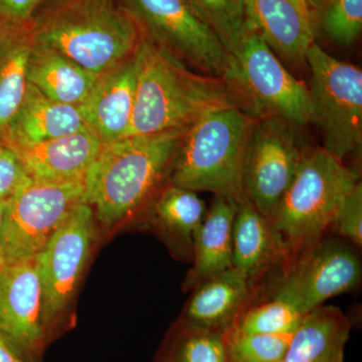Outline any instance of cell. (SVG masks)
Masks as SVG:
<instances>
[{
    "instance_id": "1",
    "label": "cell",
    "mask_w": 362,
    "mask_h": 362,
    "mask_svg": "<svg viewBox=\"0 0 362 362\" xmlns=\"http://www.w3.org/2000/svg\"><path fill=\"white\" fill-rule=\"evenodd\" d=\"M134 59L135 103L125 137L187 130L221 109L246 112L240 93L228 81L190 71L142 33Z\"/></svg>"
},
{
    "instance_id": "2",
    "label": "cell",
    "mask_w": 362,
    "mask_h": 362,
    "mask_svg": "<svg viewBox=\"0 0 362 362\" xmlns=\"http://www.w3.org/2000/svg\"><path fill=\"white\" fill-rule=\"evenodd\" d=\"M187 130L130 136L103 144L84 178V202L105 228L149 206L164 183Z\"/></svg>"
},
{
    "instance_id": "3",
    "label": "cell",
    "mask_w": 362,
    "mask_h": 362,
    "mask_svg": "<svg viewBox=\"0 0 362 362\" xmlns=\"http://www.w3.org/2000/svg\"><path fill=\"white\" fill-rule=\"evenodd\" d=\"M33 42L99 76L129 58L139 28L117 0H51L30 25Z\"/></svg>"
},
{
    "instance_id": "4",
    "label": "cell",
    "mask_w": 362,
    "mask_h": 362,
    "mask_svg": "<svg viewBox=\"0 0 362 362\" xmlns=\"http://www.w3.org/2000/svg\"><path fill=\"white\" fill-rule=\"evenodd\" d=\"M255 118L239 108L214 111L181 138L168 183L192 192H209L246 201L243 168Z\"/></svg>"
},
{
    "instance_id": "5",
    "label": "cell",
    "mask_w": 362,
    "mask_h": 362,
    "mask_svg": "<svg viewBox=\"0 0 362 362\" xmlns=\"http://www.w3.org/2000/svg\"><path fill=\"white\" fill-rule=\"evenodd\" d=\"M358 175L329 152L310 149L271 218L282 240L287 267L322 239Z\"/></svg>"
},
{
    "instance_id": "6",
    "label": "cell",
    "mask_w": 362,
    "mask_h": 362,
    "mask_svg": "<svg viewBox=\"0 0 362 362\" xmlns=\"http://www.w3.org/2000/svg\"><path fill=\"white\" fill-rule=\"evenodd\" d=\"M154 45L206 75L228 81L235 57L183 0H117Z\"/></svg>"
},
{
    "instance_id": "7",
    "label": "cell",
    "mask_w": 362,
    "mask_h": 362,
    "mask_svg": "<svg viewBox=\"0 0 362 362\" xmlns=\"http://www.w3.org/2000/svg\"><path fill=\"white\" fill-rule=\"evenodd\" d=\"M306 62L311 71V122L320 130L322 148L343 162L361 150L362 71L315 42Z\"/></svg>"
},
{
    "instance_id": "8",
    "label": "cell",
    "mask_w": 362,
    "mask_h": 362,
    "mask_svg": "<svg viewBox=\"0 0 362 362\" xmlns=\"http://www.w3.org/2000/svg\"><path fill=\"white\" fill-rule=\"evenodd\" d=\"M84 180L40 181L28 177L7 202L0 232L6 264L35 259L52 235L84 202Z\"/></svg>"
},
{
    "instance_id": "9",
    "label": "cell",
    "mask_w": 362,
    "mask_h": 362,
    "mask_svg": "<svg viewBox=\"0 0 362 362\" xmlns=\"http://www.w3.org/2000/svg\"><path fill=\"white\" fill-rule=\"evenodd\" d=\"M233 57L232 84L252 118L275 117L296 126L311 122L309 88L283 66L261 35L247 32Z\"/></svg>"
},
{
    "instance_id": "10",
    "label": "cell",
    "mask_w": 362,
    "mask_h": 362,
    "mask_svg": "<svg viewBox=\"0 0 362 362\" xmlns=\"http://www.w3.org/2000/svg\"><path fill=\"white\" fill-rule=\"evenodd\" d=\"M95 221L92 207L82 202L35 257L49 342L68 325L69 307L89 261Z\"/></svg>"
},
{
    "instance_id": "11",
    "label": "cell",
    "mask_w": 362,
    "mask_h": 362,
    "mask_svg": "<svg viewBox=\"0 0 362 362\" xmlns=\"http://www.w3.org/2000/svg\"><path fill=\"white\" fill-rule=\"evenodd\" d=\"M296 125L275 118L255 119L247 138L243 185L246 201L270 218L308 149L302 147Z\"/></svg>"
},
{
    "instance_id": "12",
    "label": "cell",
    "mask_w": 362,
    "mask_h": 362,
    "mask_svg": "<svg viewBox=\"0 0 362 362\" xmlns=\"http://www.w3.org/2000/svg\"><path fill=\"white\" fill-rule=\"evenodd\" d=\"M361 278L356 252L340 240L322 238L286 268L272 299L306 315L329 298L356 288Z\"/></svg>"
},
{
    "instance_id": "13",
    "label": "cell",
    "mask_w": 362,
    "mask_h": 362,
    "mask_svg": "<svg viewBox=\"0 0 362 362\" xmlns=\"http://www.w3.org/2000/svg\"><path fill=\"white\" fill-rule=\"evenodd\" d=\"M0 334L28 361L42 362L49 339L35 259L6 264L0 271Z\"/></svg>"
},
{
    "instance_id": "14",
    "label": "cell",
    "mask_w": 362,
    "mask_h": 362,
    "mask_svg": "<svg viewBox=\"0 0 362 362\" xmlns=\"http://www.w3.org/2000/svg\"><path fill=\"white\" fill-rule=\"evenodd\" d=\"M136 85L133 54L98 76L92 92L78 106L88 128L103 144L125 137L134 109Z\"/></svg>"
},
{
    "instance_id": "15",
    "label": "cell",
    "mask_w": 362,
    "mask_h": 362,
    "mask_svg": "<svg viewBox=\"0 0 362 362\" xmlns=\"http://www.w3.org/2000/svg\"><path fill=\"white\" fill-rule=\"evenodd\" d=\"M20 157L33 180H84L103 143L90 129L40 142H4Z\"/></svg>"
},
{
    "instance_id": "16",
    "label": "cell",
    "mask_w": 362,
    "mask_h": 362,
    "mask_svg": "<svg viewBox=\"0 0 362 362\" xmlns=\"http://www.w3.org/2000/svg\"><path fill=\"white\" fill-rule=\"evenodd\" d=\"M254 287L232 268L194 288L181 323L226 334L251 304Z\"/></svg>"
},
{
    "instance_id": "17",
    "label": "cell",
    "mask_w": 362,
    "mask_h": 362,
    "mask_svg": "<svg viewBox=\"0 0 362 362\" xmlns=\"http://www.w3.org/2000/svg\"><path fill=\"white\" fill-rule=\"evenodd\" d=\"M245 8L247 32L261 35L284 61L306 62L314 42L313 21L292 0H245Z\"/></svg>"
},
{
    "instance_id": "18",
    "label": "cell",
    "mask_w": 362,
    "mask_h": 362,
    "mask_svg": "<svg viewBox=\"0 0 362 362\" xmlns=\"http://www.w3.org/2000/svg\"><path fill=\"white\" fill-rule=\"evenodd\" d=\"M287 265L282 240L273 223L250 202L239 204L233 228V267L252 287L277 264Z\"/></svg>"
},
{
    "instance_id": "19",
    "label": "cell",
    "mask_w": 362,
    "mask_h": 362,
    "mask_svg": "<svg viewBox=\"0 0 362 362\" xmlns=\"http://www.w3.org/2000/svg\"><path fill=\"white\" fill-rule=\"evenodd\" d=\"M239 202L216 195L195 233L192 261L185 286L194 289L233 267V228Z\"/></svg>"
},
{
    "instance_id": "20",
    "label": "cell",
    "mask_w": 362,
    "mask_h": 362,
    "mask_svg": "<svg viewBox=\"0 0 362 362\" xmlns=\"http://www.w3.org/2000/svg\"><path fill=\"white\" fill-rule=\"evenodd\" d=\"M89 129L78 106L54 101L28 83L4 142H40Z\"/></svg>"
},
{
    "instance_id": "21",
    "label": "cell",
    "mask_w": 362,
    "mask_h": 362,
    "mask_svg": "<svg viewBox=\"0 0 362 362\" xmlns=\"http://www.w3.org/2000/svg\"><path fill=\"white\" fill-rule=\"evenodd\" d=\"M350 328L339 308L321 305L304 316L280 362H343Z\"/></svg>"
},
{
    "instance_id": "22",
    "label": "cell",
    "mask_w": 362,
    "mask_h": 362,
    "mask_svg": "<svg viewBox=\"0 0 362 362\" xmlns=\"http://www.w3.org/2000/svg\"><path fill=\"white\" fill-rule=\"evenodd\" d=\"M97 78L61 52L33 42L28 81L45 96L61 103L80 106L92 92Z\"/></svg>"
},
{
    "instance_id": "23",
    "label": "cell",
    "mask_w": 362,
    "mask_h": 362,
    "mask_svg": "<svg viewBox=\"0 0 362 362\" xmlns=\"http://www.w3.org/2000/svg\"><path fill=\"white\" fill-rule=\"evenodd\" d=\"M150 221L171 246L192 258L195 233L206 214L201 197L168 183L149 204Z\"/></svg>"
},
{
    "instance_id": "24",
    "label": "cell",
    "mask_w": 362,
    "mask_h": 362,
    "mask_svg": "<svg viewBox=\"0 0 362 362\" xmlns=\"http://www.w3.org/2000/svg\"><path fill=\"white\" fill-rule=\"evenodd\" d=\"M33 45L30 28L0 35V140L23 103Z\"/></svg>"
},
{
    "instance_id": "25",
    "label": "cell",
    "mask_w": 362,
    "mask_h": 362,
    "mask_svg": "<svg viewBox=\"0 0 362 362\" xmlns=\"http://www.w3.org/2000/svg\"><path fill=\"white\" fill-rule=\"evenodd\" d=\"M157 362H228L225 334L180 322L164 342Z\"/></svg>"
},
{
    "instance_id": "26",
    "label": "cell",
    "mask_w": 362,
    "mask_h": 362,
    "mask_svg": "<svg viewBox=\"0 0 362 362\" xmlns=\"http://www.w3.org/2000/svg\"><path fill=\"white\" fill-rule=\"evenodd\" d=\"M235 56L247 33L245 0H183Z\"/></svg>"
},
{
    "instance_id": "27",
    "label": "cell",
    "mask_w": 362,
    "mask_h": 362,
    "mask_svg": "<svg viewBox=\"0 0 362 362\" xmlns=\"http://www.w3.org/2000/svg\"><path fill=\"white\" fill-rule=\"evenodd\" d=\"M291 305L272 299L249 307L226 334H288L294 333L304 318ZM225 334V335H226Z\"/></svg>"
},
{
    "instance_id": "28",
    "label": "cell",
    "mask_w": 362,
    "mask_h": 362,
    "mask_svg": "<svg viewBox=\"0 0 362 362\" xmlns=\"http://www.w3.org/2000/svg\"><path fill=\"white\" fill-rule=\"evenodd\" d=\"M228 362H280L293 333L288 334H226Z\"/></svg>"
},
{
    "instance_id": "29",
    "label": "cell",
    "mask_w": 362,
    "mask_h": 362,
    "mask_svg": "<svg viewBox=\"0 0 362 362\" xmlns=\"http://www.w3.org/2000/svg\"><path fill=\"white\" fill-rule=\"evenodd\" d=\"M324 32L335 42L350 45L362 30V0H327L320 11Z\"/></svg>"
},
{
    "instance_id": "30",
    "label": "cell",
    "mask_w": 362,
    "mask_h": 362,
    "mask_svg": "<svg viewBox=\"0 0 362 362\" xmlns=\"http://www.w3.org/2000/svg\"><path fill=\"white\" fill-rule=\"evenodd\" d=\"M330 228L350 240L356 247L362 245V185L357 183L338 209Z\"/></svg>"
},
{
    "instance_id": "31",
    "label": "cell",
    "mask_w": 362,
    "mask_h": 362,
    "mask_svg": "<svg viewBox=\"0 0 362 362\" xmlns=\"http://www.w3.org/2000/svg\"><path fill=\"white\" fill-rule=\"evenodd\" d=\"M51 0H0V35L30 28Z\"/></svg>"
},
{
    "instance_id": "32",
    "label": "cell",
    "mask_w": 362,
    "mask_h": 362,
    "mask_svg": "<svg viewBox=\"0 0 362 362\" xmlns=\"http://www.w3.org/2000/svg\"><path fill=\"white\" fill-rule=\"evenodd\" d=\"M28 177L18 154L0 140V201L8 202Z\"/></svg>"
},
{
    "instance_id": "33",
    "label": "cell",
    "mask_w": 362,
    "mask_h": 362,
    "mask_svg": "<svg viewBox=\"0 0 362 362\" xmlns=\"http://www.w3.org/2000/svg\"><path fill=\"white\" fill-rule=\"evenodd\" d=\"M0 362H32L21 354L0 334Z\"/></svg>"
},
{
    "instance_id": "34",
    "label": "cell",
    "mask_w": 362,
    "mask_h": 362,
    "mask_svg": "<svg viewBox=\"0 0 362 362\" xmlns=\"http://www.w3.org/2000/svg\"><path fill=\"white\" fill-rule=\"evenodd\" d=\"M327 0H306L307 6H308L309 11L312 14V11H319L322 9V7L325 6Z\"/></svg>"
},
{
    "instance_id": "35",
    "label": "cell",
    "mask_w": 362,
    "mask_h": 362,
    "mask_svg": "<svg viewBox=\"0 0 362 362\" xmlns=\"http://www.w3.org/2000/svg\"><path fill=\"white\" fill-rule=\"evenodd\" d=\"M292 1L304 16H308L312 20V14L309 11L308 6H307L306 0H292Z\"/></svg>"
},
{
    "instance_id": "36",
    "label": "cell",
    "mask_w": 362,
    "mask_h": 362,
    "mask_svg": "<svg viewBox=\"0 0 362 362\" xmlns=\"http://www.w3.org/2000/svg\"><path fill=\"white\" fill-rule=\"evenodd\" d=\"M7 202L0 201V232L4 226V218H6Z\"/></svg>"
},
{
    "instance_id": "37",
    "label": "cell",
    "mask_w": 362,
    "mask_h": 362,
    "mask_svg": "<svg viewBox=\"0 0 362 362\" xmlns=\"http://www.w3.org/2000/svg\"><path fill=\"white\" fill-rule=\"evenodd\" d=\"M6 262L4 261V259L1 258V257H0V271L2 270V269L4 268V266H6Z\"/></svg>"
}]
</instances>
